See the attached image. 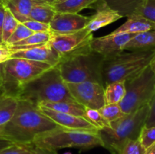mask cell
I'll list each match as a JSON object with an SVG mask.
<instances>
[{
	"label": "cell",
	"instance_id": "6da1fadb",
	"mask_svg": "<svg viewBox=\"0 0 155 154\" xmlns=\"http://www.w3.org/2000/svg\"><path fill=\"white\" fill-rule=\"evenodd\" d=\"M60 127L41 113L37 106L18 99L12 119L5 125L0 140L10 143L31 145L39 134Z\"/></svg>",
	"mask_w": 155,
	"mask_h": 154
},
{
	"label": "cell",
	"instance_id": "7a4b0ae2",
	"mask_svg": "<svg viewBox=\"0 0 155 154\" xmlns=\"http://www.w3.org/2000/svg\"><path fill=\"white\" fill-rule=\"evenodd\" d=\"M17 98L36 106L42 103L76 102L57 66H52L24 85L18 91Z\"/></svg>",
	"mask_w": 155,
	"mask_h": 154
},
{
	"label": "cell",
	"instance_id": "3957f363",
	"mask_svg": "<svg viewBox=\"0 0 155 154\" xmlns=\"http://www.w3.org/2000/svg\"><path fill=\"white\" fill-rule=\"evenodd\" d=\"M155 55V48L145 51L122 52L104 59L101 68L102 85L126 82L139 75L150 65Z\"/></svg>",
	"mask_w": 155,
	"mask_h": 154
},
{
	"label": "cell",
	"instance_id": "277c9868",
	"mask_svg": "<svg viewBox=\"0 0 155 154\" xmlns=\"http://www.w3.org/2000/svg\"><path fill=\"white\" fill-rule=\"evenodd\" d=\"M104 59L102 55L89 48L62 57L57 66L66 83L95 82L102 85L101 68Z\"/></svg>",
	"mask_w": 155,
	"mask_h": 154
},
{
	"label": "cell",
	"instance_id": "5b68a950",
	"mask_svg": "<svg viewBox=\"0 0 155 154\" xmlns=\"http://www.w3.org/2000/svg\"><path fill=\"white\" fill-rule=\"evenodd\" d=\"M148 112L149 104H146L110 123V127L99 130L103 147L108 149L111 154H120L126 141L139 138L141 130L145 125Z\"/></svg>",
	"mask_w": 155,
	"mask_h": 154
},
{
	"label": "cell",
	"instance_id": "8992f818",
	"mask_svg": "<svg viewBox=\"0 0 155 154\" xmlns=\"http://www.w3.org/2000/svg\"><path fill=\"white\" fill-rule=\"evenodd\" d=\"M33 144L56 151L63 148L89 149L103 146L99 130L68 129L61 126L39 134L35 138Z\"/></svg>",
	"mask_w": 155,
	"mask_h": 154
},
{
	"label": "cell",
	"instance_id": "52a82bcc",
	"mask_svg": "<svg viewBox=\"0 0 155 154\" xmlns=\"http://www.w3.org/2000/svg\"><path fill=\"white\" fill-rule=\"evenodd\" d=\"M51 67L42 62L11 57L1 63L0 94L17 98L21 87Z\"/></svg>",
	"mask_w": 155,
	"mask_h": 154
},
{
	"label": "cell",
	"instance_id": "ba28073f",
	"mask_svg": "<svg viewBox=\"0 0 155 154\" xmlns=\"http://www.w3.org/2000/svg\"><path fill=\"white\" fill-rule=\"evenodd\" d=\"M126 94L120 103L125 114L149 104L155 93V74L150 66L136 76L125 82Z\"/></svg>",
	"mask_w": 155,
	"mask_h": 154
},
{
	"label": "cell",
	"instance_id": "9c48e42d",
	"mask_svg": "<svg viewBox=\"0 0 155 154\" xmlns=\"http://www.w3.org/2000/svg\"><path fill=\"white\" fill-rule=\"evenodd\" d=\"M92 39V33L85 27L73 33H57L51 32L48 44L62 58L90 48L89 45Z\"/></svg>",
	"mask_w": 155,
	"mask_h": 154
},
{
	"label": "cell",
	"instance_id": "30bf717a",
	"mask_svg": "<svg viewBox=\"0 0 155 154\" xmlns=\"http://www.w3.org/2000/svg\"><path fill=\"white\" fill-rule=\"evenodd\" d=\"M66 84L74 101L84 107L99 110L105 105L104 88L101 83L83 82Z\"/></svg>",
	"mask_w": 155,
	"mask_h": 154
},
{
	"label": "cell",
	"instance_id": "8fae6325",
	"mask_svg": "<svg viewBox=\"0 0 155 154\" xmlns=\"http://www.w3.org/2000/svg\"><path fill=\"white\" fill-rule=\"evenodd\" d=\"M133 35L130 33H111L101 37H93L89 47L91 50L106 58L124 51V47Z\"/></svg>",
	"mask_w": 155,
	"mask_h": 154
},
{
	"label": "cell",
	"instance_id": "7c38bea8",
	"mask_svg": "<svg viewBox=\"0 0 155 154\" xmlns=\"http://www.w3.org/2000/svg\"><path fill=\"white\" fill-rule=\"evenodd\" d=\"M11 52V57L13 58L27 59L48 63L52 66H57L61 60L60 54L50 46L48 42L29 48L13 50Z\"/></svg>",
	"mask_w": 155,
	"mask_h": 154
},
{
	"label": "cell",
	"instance_id": "4fadbf2b",
	"mask_svg": "<svg viewBox=\"0 0 155 154\" xmlns=\"http://www.w3.org/2000/svg\"><path fill=\"white\" fill-rule=\"evenodd\" d=\"M89 17L80 14L57 13L50 22V30L52 33H67L78 31L85 28Z\"/></svg>",
	"mask_w": 155,
	"mask_h": 154
},
{
	"label": "cell",
	"instance_id": "5bb4252c",
	"mask_svg": "<svg viewBox=\"0 0 155 154\" xmlns=\"http://www.w3.org/2000/svg\"><path fill=\"white\" fill-rule=\"evenodd\" d=\"M41 113L62 128L77 130H99L87 119L80 116L58 112L43 106H37Z\"/></svg>",
	"mask_w": 155,
	"mask_h": 154
},
{
	"label": "cell",
	"instance_id": "9a60e30c",
	"mask_svg": "<svg viewBox=\"0 0 155 154\" xmlns=\"http://www.w3.org/2000/svg\"><path fill=\"white\" fill-rule=\"evenodd\" d=\"M92 8H95L96 12L92 16L89 17V22L86 27V28L91 33L97 31L99 29L113 24L123 18V17L117 12L98 1L93 5Z\"/></svg>",
	"mask_w": 155,
	"mask_h": 154
},
{
	"label": "cell",
	"instance_id": "2e32d148",
	"mask_svg": "<svg viewBox=\"0 0 155 154\" xmlns=\"http://www.w3.org/2000/svg\"><path fill=\"white\" fill-rule=\"evenodd\" d=\"M150 30H155L154 22L139 15L133 14L128 17L127 21L112 33L136 34Z\"/></svg>",
	"mask_w": 155,
	"mask_h": 154
},
{
	"label": "cell",
	"instance_id": "e0dca14e",
	"mask_svg": "<svg viewBox=\"0 0 155 154\" xmlns=\"http://www.w3.org/2000/svg\"><path fill=\"white\" fill-rule=\"evenodd\" d=\"M155 48V30L136 33L124 47V51H145Z\"/></svg>",
	"mask_w": 155,
	"mask_h": 154
},
{
	"label": "cell",
	"instance_id": "ac0fdd59",
	"mask_svg": "<svg viewBox=\"0 0 155 154\" xmlns=\"http://www.w3.org/2000/svg\"><path fill=\"white\" fill-rule=\"evenodd\" d=\"M104 5L117 12L123 18L136 14L145 0H98Z\"/></svg>",
	"mask_w": 155,
	"mask_h": 154
},
{
	"label": "cell",
	"instance_id": "d6986e66",
	"mask_svg": "<svg viewBox=\"0 0 155 154\" xmlns=\"http://www.w3.org/2000/svg\"><path fill=\"white\" fill-rule=\"evenodd\" d=\"M6 8L20 23H24L30 20L29 15L36 3V0H2Z\"/></svg>",
	"mask_w": 155,
	"mask_h": 154
},
{
	"label": "cell",
	"instance_id": "ffe728a7",
	"mask_svg": "<svg viewBox=\"0 0 155 154\" xmlns=\"http://www.w3.org/2000/svg\"><path fill=\"white\" fill-rule=\"evenodd\" d=\"M97 1L98 0H64L61 2L52 4V6L57 13L79 14L85 8H92Z\"/></svg>",
	"mask_w": 155,
	"mask_h": 154
},
{
	"label": "cell",
	"instance_id": "44dd1931",
	"mask_svg": "<svg viewBox=\"0 0 155 154\" xmlns=\"http://www.w3.org/2000/svg\"><path fill=\"white\" fill-rule=\"evenodd\" d=\"M39 106L49 108L58 112L80 116L87 119L86 114V107L77 102H57V103H42L38 104ZM37 105V106H38Z\"/></svg>",
	"mask_w": 155,
	"mask_h": 154
},
{
	"label": "cell",
	"instance_id": "7402d4cb",
	"mask_svg": "<svg viewBox=\"0 0 155 154\" xmlns=\"http://www.w3.org/2000/svg\"><path fill=\"white\" fill-rule=\"evenodd\" d=\"M18 98L5 94H0V125H5L15 113Z\"/></svg>",
	"mask_w": 155,
	"mask_h": 154
},
{
	"label": "cell",
	"instance_id": "603a6c76",
	"mask_svg": "<svg viewBox=\"0 0 155 154\" xmlns=\"http://www.w3.org/2000/svg\"><path fill=\"white\" fill-rule=\"evenodd\" d=\"M55 14L56 11L51 4L37 2L32 8L29 18L33 21L49 24Z\"/></svg>",
	"mask_w": 155,
	"mask_h": 154
},
{
	"label": "cell",
	"instance_id": "cb8c5ba5",
	"mask_svg": "<svg viewBox=\"0 0 155 154\" xmlns=\"http://www.w3.org/2000/svg\"><path fill=\"white\" fill-rule=\"evenodd\" d=\"M105 104H120L126 94L125 82L119 81L110 83L104 87Z\"/></svg>",
	"mask_w": 155,
	"mask_h": 154
},
{
	"label": "cell",
	"instance_id": "d4e9b609",
	"mask_svg": "<svg viewBox=\"0 0 155 154\" xmlns=\"http://www.w3.org/2000/svg\"><path fill=\"white\" fill-rule=\"evenodd\" d=\"M51 36V32H42V33H33L25 39L12 45L8 46L11 51L21 49V48H29V47L36 46L48 42Z\"/></svg>",
	"mask_w": 155,
	"mask_h": 154
},
{
	"label": "cell",
	"instance_id": "484cf974",
	"mask_svg": "<svg viewBox=\"0 0 155 154\" xmlns=\"http://www.w3.org/2000/svg\"><path fill=\"white\" fill-rule=\"evenodd\" d=\"M19 23V21L11 13L10 11L8 8H5L4 22H3L2 26V42L3 45H5L8 39L10 38L12 33H14Z\"/></svg>",
	"mask_w": 155,
	"mask_h": 154
},
{
	"label": "cell",
	"instance_id": "4316f807",
	"mask_svg": "<svg viewBox=\"0 0 155 154\" xmlns=\"http://www.w3.org/2000/svg\"><path fill=\"white\" fill-rule=\"evenodd\" d=\"M101 115L110 123L114 122L125 116L120 104H107L98 110Z\"/></svg>",
	"mask_w": 155,
	"mask_h": 154
},
{
	"label": "cell",
	"instance_id": "83f0119b",
	"mask_svg": "<svg viewBox=\"0 0 155 154\" xmlns=\"http://www.w3.org/2000/svg\"><path fill=\"white\" fill-rule=\"evenodd\" d=\"M86 114L87 120L99 130L110 127V122L107 119H104V117L100 113L98 110L86 107Z\"/></svg>",
	"mask_w": 155,
	"mask_h": 154
},
{
	"label": "cell",
	"instance_id": "f1b7e54d",
	"mask_svg": "<svg viewBox=\"0 0 155 154\" xmlns=\"http://www.w3.org/2000/svg\"><path fill=\"white\" fill-rule=\"evenodd\" d=\"M138 139L145 149L153 146L155 143V126L144 125Z\"/></svg>",
	"mask_w": 155,
	"mask_h": 154
},
{
	"label": "cell",
	"instance_id": "f546056e",
	"mask_svg": "<svg viewBox=\"0 0 155 154\" xmlns=\"http://www.w3.org/2000/svg\"><path fill=\"white\" fill-rule=\"evenodd\" d=\"M33 33V32L31 31L30 29L27 28L24 24L19 23V24L18 25L17 28L15 29L14 33H12V35L10 36V38L8 39L5 45L9 46V45H13V44L17 43V42H20V41L24 40V39H25L26 38L30 36V35H32Z\"/></svg>",
	"mask_w": 155,
	"mask_h": 154
},
{
	"label": "cell",
	"instance_id": "4dcf8cb0",
	"mask_svg": "<svg viewBox=\"0 0 155 154\" xmlns=\"http://www.w3.org/2000/svg\"><path fill=\"white\" fill-rule=\"evenodd\" d=\"M145 151L139 139H130L123 146L120 154H145Z\"/></svg>",
	"mask_w": 155,
	"mask_h": 154
},
{
	"label": "cell",
	"instance_id": "1f68e13d",
	"mask_svg": "<svg viewBox=\"0 0 155 154\" xmlns=\"http://www.w3.org/2000/svg\"><path fill=\"white\" fill-rule=\"evenodd\" d=\"M135 14L143 17L155 23V0H145Z\"/></svg>",
	"mask_w": 155,
	"mask_h": 154
},
{
	"label": "cell",
	"instance_id": "d6a6232c",
	"mask_svg": "<svg viewBox=\"0 0 155 154\" xmlns=\"http://www.w3.org/2000/svg\"><path fill=\"white\" fill-rule=\"evenodd\" d=\"M31 145L10 143V145L0 149V154H32Z\"/></svg>",
	"mask_w": 155,
	"mask_h": 154
},
{
	"label": "cell",
	"instance_id": "836d02e7",
	"mask_svg": "<svg viewBox=\"0 0 155 154\" xmlns=\"http://www.w3.org/2000/svg\"><path fill=\"white\" fill-rule=\"evenodd\" d=\"M28 29H30L33 33H42V32H51L49 24L45 23L39 22V21L28 20L25 22L22 23Z\"/></svg>",
	"mask_w": 155,
	"mask_h": 154
},
{
	"label": "cell",
	"instance_id": "e575fe53",
	"mask_svg": "<svg viewBox=\"0 0 155 154\" xmlns=\"http://www.w3.org/2000/svg\"><path fill=\"white\" fill-rule=\"evenodd\" d=\"M146 126H155V93L149 103V112L145 122Z\"/></svg>",
	"mask_w": 155,
	"mask_h": 154
},
{
	"label": "cell",
	"instance_id": "d590c367",
	"mask_svg": "<svg viewBox=\"0 0 155 154\" xmlns=\"http://www.w3.org/2000/svg\"><path fill=\"white\" fill-rule=\"evenodd\" d=\"M32 154H58V152L56 150H51V149L39 147V146H36L33 144Z\"/></svg>",
	"mask_w": 155,
	"mask_h": 154
},
{
	"label": "cell",
	"instance_id": "8d00e7d4",
	"mask_svg": "<svg viewBox=\"0 0 155 154\" xmlns=\"http://www.w3.org/2000/svg\"><path fill=\"white\" fill-rule=\"evenodd\" d=\"M5 8H6L3 2L0 1V44H2V26L3 22H4Z\"/></svg>",
	"mask_w": 155,
	"mask_h": 154
},
{
	"label": "cell",
	"instance_id": "74e56055",
	"mask_svg": "<svg viewBox=\"0 0 155 154\" xmlns=\"http://www.w3.org/2000/svg\"><path fill=\"white\" fill-rule=\"evenodd\" d=\"M145 154H155V143L153 146H151V147L146 149Z\"/></svg>",
	"mask_w": 155,
	"mask_h": 154
},
{
	"label": "cell",
	"instance_id": "f35d334b",
	"mask_svg": "<svg viewBox=\"0 0 155 154\" xmlns=\"http://www.w3.org/2000/svg\"><path fill=\"white\" fill-rule=\"evenodd\" d=\"M149 66H150V67H151V70H152L153 72L155 74V55H154V57H153V59H152V60L151 61V63H150Z\"/></svg>",
	"mask_w": 155,
	"mask_h": 154
},
{
	"label": "cell",
	"instance_id": "ab89813d",
	"mask_svg": "<svg viewBox=\"0 0 155 154\" xmlns=\"http://www.w3.org/2000/svg\"><path fill=\"white\" fill-rule=\"evenodd\" d=\"M36 1L39 2H44V3H48V4H53L56 0H36Z\"/></svg>",
	"mask_w": 155,
	"mask_h": 154
},
{
	"label": "cell",
	"instance_id": "60d3db41",
	"mask_svg": "<svg viewBox=\"0 0 155 154\" xmlns=\"http://www.w3.org/2000/svg\"><path fill=\"white\" fill-rule=\"evenodd\" d=\"M4 126L5 125H0V137H1L2 134L3 129H4Z\"/></svg>",
	"mask_w": 155,
	"mask_h": 154
},
{
	"label": "cell",
	"instance_id": "b9f144b4",
	"mask_svg": "<svg viewBox=\"0 0 155 154\" xmlns=\"http://www.w3.org/2000/svg\"><path fill=\"white\" fill-rule=\"evenodd\" d=\"M63 1H64V0H56L55 2H54V3H53V4H55V3H59V2H63ZM52 5V4H51Z\"/></svg>",
	"mask_w": 155,
	"mask_h": 154
},
{
	"label": "cell",
	"instance_id": "7bdbcfd3",
	"mask_svg": "<svg viewBox=\"0 0 155 154\" xmlns=\"http://www.w3.org/2000/svg\"><path fill=\"white\" fill-rule=\"evenodd\" d=\"M4 62H5L4 60H2V59L0 58V64H1V63H4Z\"/></svg>",
	"mask_w": 155,
	"mask_h": 154
},
{
	"label": "cell",
	"instance_id": "ee69618b",
	"mask_svg": "<svg viewBox=\"0 0 155 154\" xmlns=\"http://www.w3.org/2000/svg\"><path fill=\"white\" fill-rule=\"evenodd\" d=\"M0 84H1V64H0Z\"/></svg>",
	"mask_w": 155,
	"mask_h": 154
},
{
	"label": "cell",
	"instance_id": "f6af8a7d",
	"mask_svg": "<svg viewBox=\"0 0 155 154\" xmlns=\"http://www.w3.org/2000/svg\"><path fill=\"white\" fill-rule=\"evenodd\" d=\"M63 154H72V153L70 152H64V153H63Z\"/></svg>",
	"mask_w": 155,
	"mask_h": 154
},
{
	"label": "cell",
	"instance_id": "bcb514c9",
	"mask_svg": "<svg viewBox=\"0 0 155 154\" xmlns=\"http://www.w3.org/2000/svg\"><path fill=\"white\" fill-rule=\"evenodd\" d=\"M2 45V44H0V45Z\"/></svg>",
	"mask_w": 155,
	"mask_h": 154
},
{
	"label": "cell",
	"instance_id": "7dc6e473",
	"mask_svg": "<svg viewBox=\"0 0 155 154\" xmlns=\"http://www.w3.org/2000/svg\"><path fill=\"white\" fill-rule=\"evenodd\" d=\"M0 1H2V0H0Z\"/></svg>",
	"mask_w": 155,
	"mask_h": 154
}]
</instances>
